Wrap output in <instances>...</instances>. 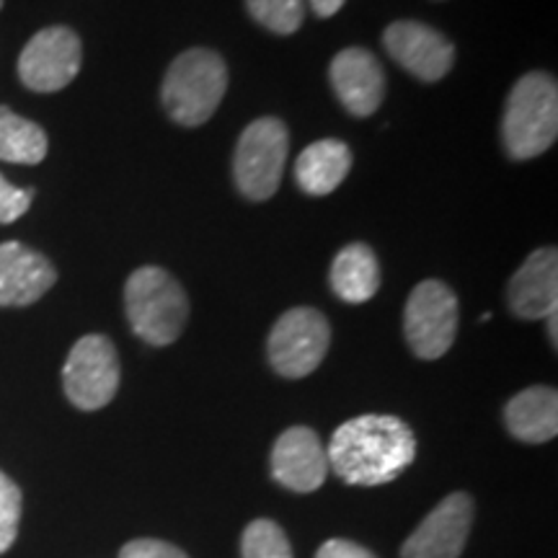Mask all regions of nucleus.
I'll list each match as a JSON object with an SVG mask.
<instances>
[{"mask_svg": "<svg viewBox=\"0 0 558 558\" xmlns=\"http://www.w3.org/2000/svg\"><path fill=\"white\" fill-rule=\"evenodd\" d=\"M509 308L518 318L538 320L558 311V254L556 248H538L514 271L507 290Z\"/></svg>", "mask_w": 558, "mask_h": 558, "instance_id": "2eb2a0df", "label": "nucleus"}, {"mask_svg": "<svg viewBox=\"0 0 558 558\" xmlns=\"http://www.w3.org/2000/svg\"><path fill=\"white\" fill-rule=\"evenodd\" d=\"M83 62L78 34L68 26H50L26 41L19 54V78L37 94H54L75 81Z\"/></svg>", "mask_w": 558, "mask_h": 558, "instance_id": "1a4fd4ad", "label": "nucleus"}, {"mask_svg": "<svg viewBox=\"0 0 558 558\" xmlns=\"http://www.w3.org/2000/svg\"><path fill=\"white\" fill-rule=\"evenodd\" d=\"M331 290L349 305L367 303L380 290V264L367 243H349L331 264Z\"/></svg>", "mask_w": 558, "mask_h": 558, "instance_id": "a211bd4d", "label": "nucleus"}, {"mask_svg": "<svg viewBox=\"0 0 558 558\" xmlns=\"http://www.w3.org/2000/svg\"><path fill=\"white\" fill-rule=\"evenodd\" d=\"M347 0H311V9L318 19H331L333 13H339L344 9Z\"/></svg>", "mask_w": 558, "mask_h": 558, "instance_id": "a878e982", "label": "nucleus"}, {"mask_svg": "<svg viewBox=\"0 0 558 558\" xmlns=\"http://www.w3.org/2000/svg\"><path fill=\"white\" fill-rule=\"evenodd\" d=\"M548 320V333H550V341H554V347H556V341H558V320H556V313H554V316H548L546 318Z\"/></svg>", "mask_w": 558, "mask_h": 558, "instance_id": "bb28decb", "label": "nucleus"}, {"mask_svg": "<svg viewBox=\"0 0 558 558\" xmlns=\"http://www.w3.org/2000/svg\"><path fill=\"white\" fill-rule=\"evenodd\" d=\"M383 45L390 58L424 83H437L450 73L456 62V47L442 32L422 21H396L383 34Z\"/></svg>", "mask_w": 558, "mask_h": 558, "instance_id": "9d476101", "label": "nucleus"}, {"mask_svg": "<svg viewBox=\"0 0 558 558\" xmlns=\"http://www.w3.org/2000/svg\"><path fill=\"white\" fill-rule=\"evenodd\" d=\"M228 90V68L218 52L194 47L169 65L160 99L181 128H199L218 111Z\"/></svg>", "mask_w": 558, "mask_h": 558, "instance_id": "7ed1b4c3", "label": "nucleus"}, {"mask_svg": "<svg viewBox=\"0 0 558 558\" xmlns=\"http://www.w3.org/2000/svg\"><path fill=\"white\" fill-rule=\"evenodd\" d=\"M507 429L522 442L541 445L558 435V393L556 388L533 386L520 390L505 409Z\"/></svg>", "mask_w": 558, "mask_h": 558, "instance_id": "dca6fc26", "label": "nucleus"}, {"mask_svg": "<svg viewBox=\"0 0 558 558\" xmlns=\"http://www.w3.org/2000/svg\"><path fill=\"white\" fill-rule=\"evenodd\" d=\"M246 9L256 24L279 37L295 34L305 19V0H246Z\"/></svg>", "mask_w": 558, "mask_h": 558, "instance_id": "aec40b11", "label": "nucleus"}, {"mask_svg": "<svg viewBox=\"0 0 558 558\" xmlns=\"http://www.w3.org/2000/svg\"><path fill=\"white\" fill-rule=\"evenodd\" d=\"M0 9H3V0H0Z\"/></svg>", "mask_w": 558, "mask_h": 558, "instance_id": "cd10ccee", "label": "nucleus"}, {"mask_svg": "<svg viewBox=\"0 0 558 558\" xmlns=\"http://www.w3.org/2000/svg\"><path fill=\"white\" fill-rule=\"evenodd\" d=\"M47 148L50 140L37 122L19 117L9 107H0V160L37 166L47 158Z\"/></svg>", "mask_w": 558, "mask_h": 558, "instance_id": "6ab92c4d", "label": "nucleus"}, {"mask_svg": "<svg viewBox=\"0 0 558 558\" xmlns=\"http://www.w3.org/2000/svg\"><path fill=\"white\" fill-rule=\"evenodd\" d=\"M62 388L81 411H99L111 403L120 390V357L111 339L88 333L75 341L62 367Z\"/></svg>", "mask_w": 558, "mask_h": 558, "instance_id": "0eeeda50", "label": "nucleus"}, {"mask_svg": "<svg viewBox=\"0 0 558 558\" xmlns=\"http://www.w3.org/2000/svg\"><path fill=\"white\" fill-rule=\"evenodd\" d=\"M34 190H16L11 181L0 173V226H11L21 215L29 213Z\"/></svg>", "mask_w": 558, "mask_h": 558, "instance_id": "5701e85b", "label": "nucleus"}, {"mask_svg": "<svg viewBox=\"0 0 558 558\" xmlns=\"http://www.w3.org/2000/svg\"><path fill=\"white\" fill-rule=\"evenodd\" d=\"M329 469L352 486H383L399 478L416 458V437L403 418L365 414L333 432Z\"/></svg>", "mask_w": 558, "mask_h": 558, "instance_id": "f257e3e1", "label": "nucleus"}, {"mask_svg": "<svg viewBox=\"0 0 558 558\" xmlns=\"http://www.w3.org/2000/svg\"><path fill=\"white\" fill-rule=\"evenodd\" d=\"M473 522V499L465 492L445 497L424 518L409 541L403 543V558H460L469 543Z\"/></svg>", "mask_w": 558, "mask_h": 558, "instance_id": "9b49d317", "label": "nucleus"}, {"mask_svg": "<svg viewBox=\"0 0 558 558\" xmlns=\"http://www.w3.org/2000/svg\"><path fill=\"white\" fill-rule=\"evenodd\" d=\"M329 456L311 427L282 432L271 450V476L279 486L298 494H311L329 476Z\"/></svg>", "mask_w": 558, "mask_h": 558, "instance_id": "f8f14e48", "label": "nucleus"}, {"mask_svg": "<svg viewBox=\"0 0 558 558\" xmlns=\"http://www.w3.org/2000/svg\"><path fill=\"white\" fill-rule=\"evenodd\" d=\"M21 507H24L21 488L0 471V556L16 543Z\"/></svg>", "mask_w": 558, "mask_h": 558, "instance_id": "4be33fe9", "label": "nucleus"}, {"mask_svg": "<svg viewBox=\"0 0 558 558\" xmlns=\"http://www.w3.org/2000/svg\"><path fill=\"white\" fill-rule=\"evenodd\" d=\"M558 137V86L548 73H527L514 83L501 120L505 150L514 160L546 153Z\"/></svg>", "mask_w": 558, "mask_h": 558, "instance_id": "20e7f679", "label": "nucleus"}, {"mask_svg": "<svg viewBox=\"0 0 558 558\" xmlns=\"http://www.w3.org/2000/svg\"><path fill=\"white\" fill-rule=\"evenodd\" d=\"M120 558H190V556L166 541L140 538V541L128 543V546L122 548Z\"/></svg>", "mask_w": 558, "mask_h": 558, "instance_id": "b1692460", "label": "nucleus"}, {"mask_svg": "<svg viewBox=\"0 0 558 558\" xmlns=\"http://www.w3.org/2000/svg\"><path fill=\"white\" fill-rule=\"evenodd\" d=\"M458 298L439 279H424L411 290L403 311V333L411 352L422 360H439L458 337Z\"/></svg>", "mask_w": 558, "mask_h": 558, "instance_id": "423d86ee", "label": "nucleus"}, {"mask_svg": "<svg viewBox=\"0 0 558 558\" xmlns=\"http://www.w3.org/2000/svg\"><path fill=\"white\" fill-rule=\"evenodd\" d=\"M352 169V150L341 140H318L295 160V181L308 197H326L339 190Z\"/></svg>", "mask_w": 558, "mask_h": 558, "instance_id": "f3484780", "label": "nucleus"}, {"mask_svg": "<svg viewBox=\"0 0 558 558\" xmlns=\"http://www.w3.org/2000/svg\"><path fill=\"white\" fill-rule=\"evenodd\" d=\"M288 153V128L277 117H259L256 122H251L239 137L233 158V179L243 197L251 202H267L275 197Z\"/></svg>", "mask_w": 558, "mask_h": 558, "instance_id": "39448f33", "label": "nucleus"}, {"mask_svg": "<svg viewBox=\"0 0 558 558\" xmlns=\"http://www.w3.org/2000/svg\"><path fill=\"white\" fill-rule=\"evenodd\" d=\"M58 282V271L45 254L19 241L0 243V308H26Z\"/></svg>", "mask_w": 558, "mask_h": 558, "instance_id": "4468645a", "label": "nucleus"}, {"mask_svg": "<svg viewBox=\"0 0 558 558\" xmlns=\"http://www.w3.org/2000/svg\"><path fill=\"white\" fill-rule=\"evenodd\" d=\"M316 558H378L373 550L357 546V543L344 541V538H333L326 541L324 546L318 548Z\"/></svg>", "mask_w": 558, "mask_h": 558, "instance_id": "393cba45", "label": "nucleus"}, {"mask_svg": "<svg viewBox=\"0 0 558 558\" xmlns=\"http://www.w3.org/2000/svg\"><path fill=\"white\" fill-rule=\"evenodd\" d=\"M243 558H292V546L282 527L271 520H254L241 541Z\"/></svg>", "mask_w": 558, "mask_h": 558, "instance_id": "412c9836", "label": "nucleus"}, {"mask_svg": "<svg viewBox=\"0 0 558 558\" xmlns=\"http://www.w3.org/2000/svg\"><path fill=\"white\" fill-rule=\"evenodd\" d=\"M333 94L352 117H373L386 99V73L380 60L362 47H347L331 60Z\"/></svg>", "mask_w": 558, "mask_h": 558, "instance_id": "ddd939ff", "label": "nucleus"}, {"mask_svg": "<svg viewBox=\"0 0 558 558\" xmlns=\"http://www.w3.org/2000/svg\"><path fill=\"white\" fill-rule=\"evenodd\" d=\"M124 311L145 344L169 347L190 320V298L166 269L140 267L124 284Z\"/></svg>", "mask_w": 558, "mask_h": 558, "instance_id": "f03ea898", "label": "nucleus"}, {"mask_svg": "<svg viewBox=\"0 0 558 558\" xmlns=\"http://www.w3.org/2000/svg\"><path fill=\"white\" fill-rule=\"evenodd\" d=\"M331 344L329 320L316 308H292L277 318L267 352L282 378H305L324 362Z\"/></svg>", "mask_w": 558, "mask_h": 558, "instance_id": "6e6552de", "label": "nucleus"}]
</instances>
